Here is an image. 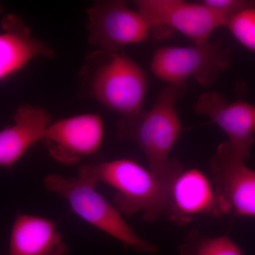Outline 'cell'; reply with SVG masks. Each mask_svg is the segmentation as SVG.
Instances as JSON below:
<instances>
[{"instance_id": "13", "label": "cell", "mask_w": 255, "mask_h": 255, "mask_svg": "<svg viewBox=\"0 0 255 255\" xmlns=\"http://www.w3.org/2000/svg\"><path fill=\"white\" fill-rule=\"evenodd\" d=\"M41 56L53 58L54 52L46 43L32 36L29 28L17 15L5 16L0 31V81Z\"/></svg>"}, {"instance_id": "1", "label": "cell", "mask_w": 255, "mask_h": 255, "mask_svg": "<svg viewBox=\"0 0 255 255\" xmlns=\"http://www.w3.org/2000/svg\"><path fill=\"white\" fill-rule=\"evenodd\" d=\"M186 90L187 85H167L150 110L122 117L117 124L119 138L135 142L145 155L151 173L164 182H172L183 169L170 153L182 132L176 102Z\"/></svg>"}, {"instance_id": "16", "label": "cell", "mask_w": 255, "mask_h": 255, "mask_svg": "<svg viewBox=\"0 0 255 255\" xmlns=\"http://www.w3.org/2000/svg\"><path fill=\"white\" fill-rule=\"evenodd\" d=\"M225 26L245 48L255 52V1L228 18Z\"/></svg>"}, {"instance_id": "5", "label": "cell", "mask_w": 255, "mask_h": 255, "mask_svg": "<svg viewBox=\"0 0 255 255\" xmlns=\"http://www.w3.org/2000/svg\"><path fill=\"white\" fill-rule=\"evenodd\" d=\"M231 49L221 41L191 46H164L156 50L151 60L152 74L170 85H186L194 78L201 86H212L231 64Z\"/></svg>"}, {"instance_id": "2", "label": "cell", "mask_w": 255, "mask_h": 255, "mask_svg": "<svg viewBox=\"0 0 255 255\" xmlns=\"http://www.w3.org/2000/svg\"><path fill=\"white\" fill-rule=\"evenodd\" d=\"M79 174L113 188L114 206L122 214L141 212L145 221L152 222L167 213L170 182L157 179L135 161L118 159L85 164Z\"/></svg>"}, {"instance_id": "6", "label": "cell", "mask_w": 255, "mask_h": 255, "mask_svg": "<svg viewBox=\"0 0 255 255\" xmlns=\"http://www.w3.org/2000/svg\"><path fill=\"white\" fill-rule=\"evenodd\" d=\"M87 14L89 41L101 51H119L148 38L149 23L124 1H96Z\"/></svg>"}, {"instance_id": "15", "label": "cell", "mask_w": 255, "mask_h": 255, "mask_svg": "<svg viewBox=\"0 0 255 255\" xmlns=\"http://www.w3.org/2000/svg\"><path fill=\"white\" fill-rule=\"evenodd\" d=\"M179 255H243L239 246L226 236H205L193 230L179 248Z\"/></svg>"}, {"instance_id": "7", "label": "cell", "mask_w": 255, "mask_h": 255, "mask_svg": "<svg viewBox=\"0 0 255 255\" xmlns=\"http://www.w3.org/2000/svg\"><path fill=\"white\" fill-rule=\"evenodd\" d=\"M135 5L151 28L169 26L187 36L194 44L209 41L210 36L218 28L226 25V20L202 1L139 0Z\"/></svg>"}, {"instance_id": "14", "label": "cell", "mask_w": 255, "mask_h": 255, "mask_svg": "<svg viewBox=\"0 0 255 255\" xmlns=\"http://www.w3.org/2000/svg\"><path fill=\"white\" fill-rule=\"evenodd\" d=\"M68 248L56 224L36 215L18 214L5 255H68Z\"/></svg>"}, {"instance_id": "11", "label": "cell", "mask_w": 255, "mask_h": 255, "mask_svg": "<svg viewBox=\"0 0 255 255\" xmlns=\"http://www.w3.org/2000/svg\"><path fill=\"white\" fill-rule=\"evenodd\" d=\"M194 111L206 116L225 132L233 152L246 160L255 142V106L238 100L229 103L219 92H204Z\"/></svg>"}, {"instance_id": "12", "label": "cell", "mask_w": 255, "mask_h": 255, "mask_svg": "<svg viewBox=\"0 0 255 255\" xmlns=\"http://www.w3.org/2000/svg\"><path fill=\"white\" fill-rule=\"evenodd\" d=\"M51 117L46 110L20 106L14 124L0 130V167L11 169L37 142L44 140Z\"/></svg>"}, {"instance_id": "3", "label": "cell", "mask_w": 255, "mask_h": 255, "mask_svg": "<svg viewBox=\"0 0 255 255\" xmlns=\"http://www.w3.org/2000/svg\"><path fill=\"white\" fill-rule=\"evenodd\" d=\"M47 190L68 201L80 219L119 240L124 246L141 253L155 254L158 248L138 237L124 220L120 211L96 189L97 183L78 174L66 177L50 174L43 179Z\"/></svg>"}, {"instance_id": "17", "label": "cell", "mask_w": 255, "mask_h": 255, "mask_svg": "<svg viewBox=\"0 0 255 255\" xmlns=\"http://www.w3.org/2000/svg\"><path fill=\"white\" fill-rule=\"evenodd\" d=\"M255 0H204L202 2L219 13L227 21L228 18L241 10L253 6L255 4Z\"/></svg>"}, {"instance_id": "10", "label": "cell", "mask_w": 255, "mask_h": 255, "mask_svg": "<svg viewBox=\"0 0 255 255\" xmlns=\"http://www.w3.org/2000/svg\"><path fill=\"white\" fill-rule=\"evenodd\" d=\"M103 137V122L100 116L84 114L50 124L43 141L53 158L70 165L78 163L84 156L95 154Z\"/></svg>"}, {"instance_id": "4", "label": "cell", "mask_w": 255, "mask_h": 255, "mask_svg": "<svg viewBox=\"0 0 255 255\" xmlns=\"http://www.w3.org/2000/svg\"><path fill=\"white\" fill-rule=\"evenodd\" d=\"M99 51L102 61L90 57L94 66L85 69L92 97L122 117L141 112L147 88L143 69L124 52Z\"/></svg>"}, {"instance_id": "9", "label": "cell", "mask_w": 255, "mask_h": 255, "mask_svg": "<svg viewBox=\"0 0 255 255\" xmlns=\"http://www.w3.org/2000/svg\"><path fill=\"white\" fill-rule=\"evenodd\" d=\"M227 214L211 179L199 169H183L170 182L165 216L172 222L182 226L197 216Z\"/></svg>"}, {"instance_id": "8", "label": "cell", "mask_w": 255, "mask_h": 255, "mask_svg": "<svg viewBox=\"0 0 255 255\" xmlns=\"http://www.w3.org/2000/svg\"><path fill=\"white\" fill-rule=\"evenodd\" d=\"M245 161L223 142L210 162L209 177L228 214L255 217V171Z\"/></svg>"}]
</instances>
